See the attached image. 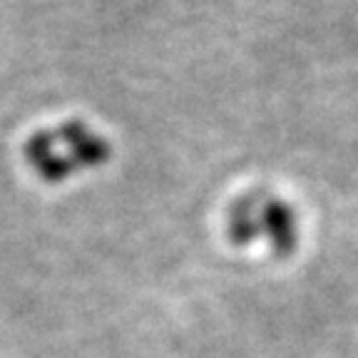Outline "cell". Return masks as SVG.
Segmentation results:
<instances>
[{
  "instance_id": "obj_1",
  "label": "cell",
  "mask_w": 358,
  "mask_h": 358,
  "mask_svg": "<svg viewBox=\"0 0 358 358\" xmlns=\"http://www.w3.org/2000/svg\"><path fill=\"white\" fill-rule=\"evenodd\" d=\"M262 231L268 236V244L279 257H289L296 249V219L294 212L279 199H266L259 209Z\"/></svg>"
},
{
  "instance_id": "obj_3",
  "label": "cell",
  "mask_w": 358,
  "mask_h": 358,
  "mask_svg": "<svg viewBox=\"0 0 358 358\" xmlns=\"http://www.w3.org/2000/svg\"><path fill=\"white\" fill-rule=\"evenodd\" d=\"M70 159L75 162V167L83 169V167H100L110 159L112 155V147L105 137H97V134L87 132L80 142H75L70 147Z\"/></svg>"
},
{
  "instance_id": "obj_5",
  "label": "cell",
  "mask_w": 358,
  "mask_h": 358,
  "mask_svg": "<svg viewBox=\"0 0 358 358\" xmlns=\"http://www.w3.org/2000/svg\"><path fill=\"white\" fill-rule=\"evenodd\" d=\"M57 137V142H65L67 147H73L75 142H80L85 137V134L90 132L87 127H85V122H80V120H67V122H62L57 129H52Z\"/></svg>"
},
{
  "instance_id": "obj_4",
  "label": "cell",
  "mask_w": 358,
  "mask_h": 358,
  "mask_svg": "<svg viewBox=\"0 0 358 358\" xmlns=\"http://www.w3.org/2000/svg\"><path fill=\"white\" fill-rule=\"evenodd\" d=\"M30 167H33L45 182H50V185H57V182L67 179L75 169H78L73 159H70V155H57L55 150L45 152V155L30 159Z\"/></svg>"
},
{
  "instance_id": "obj_2",
  "label": "cell",
  "mask_w": 358,
  "mask_h": 358,
  "mask_svg": "<svg viewBox=\"0 0 358 358\" xmlns=\"http://www.w3.org/2000/svg\"><path fill=\"white\" fill-rule=\"evenodd\" d=\"M262 231V222H259V207H257V194H246L236 199L229 209V239L236 246L252 244Z\"/></svg>"
}]
</instances>
